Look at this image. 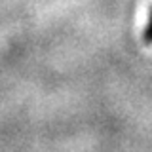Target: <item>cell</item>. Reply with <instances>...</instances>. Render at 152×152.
<instances>
[{"label":"cell","instance_id":"cell-1","mask_svg":"<svg viewBox=\"0 0 152 152\" xmlns=\"http://www.w3.org/2000/svg\"><path fill=\"white\" fill-rule=\"evenodd\" d=\"M142 40H145L146 44H152V8H150L148 19H146V25H145V31H142Z\"/></svg>","mask_w":152,"mask_h":152}]
</instances>
